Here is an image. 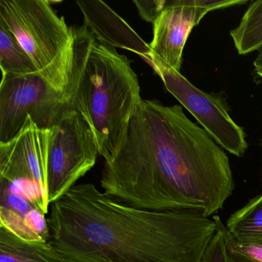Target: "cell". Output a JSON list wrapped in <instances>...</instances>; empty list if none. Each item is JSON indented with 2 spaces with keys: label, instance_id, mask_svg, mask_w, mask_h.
Here are the masks:
<instances>
[{
  "label": "cell",
  "instance_id": "obj_1",
  "mask_svg": "<svg viewBox=\"0 0 262 262\" xmlns=\"http://www.w3.org/2000/svg\"><path fill=\"white\" fill-rule=\"evenodd\" d=\"M103 192L153 211L209 217L234 189L226 153L181 105L143 99L112 160L104 162Z\"/></svg>",
  "mask_w": 262,
  "mask_h": 262
},
{
  "label": "cell",
  "instance_id": "obj_2",
  "mask_svg": "<svg viewBox=\"0 0 262 262\" xmlns=\"http://www.w3.org/2000/svg\"><path fill=\"white\" fill-rule=\"evenodd\" d=\"M47 224L62 262H201L217 229L199 213L131 206L92 183L51 204Z\"/></svg>",
  "mask_w": 262,
  "mask_h": 262
},
{
  "label": "cell",
  "instance_id": "obj_3",
  "mask_svg": "<svg viewBox=\"0 0 262 262\" xmlns=\"http://www.w3.org/2000/svg\"><path fill=\"white\" fill-rule=\"evenodd\" d=\"M142 100L131 61L96 40L75 95L74 106L91 128L105 162L119 151Z\"/></svg>",
  "mask_w": 262,
  "mask_h": 262
},
{
  "label": "cell",
  "instance_id": "obj_4",
  "mask_svg": "<svg viewBox=\"0 0 262 262\" xmlns=\"http://www.w3.org/2000/svg\"><path fill=\"white\" fill-rule=\"evenodd\" d=\"M76 81L66 90L53 87L38 73L28 76L4 75L0 84V142L14 139L27 119L42 129L56 126L70 112L76 110Z\"/></svg>",
  "mask_w": 262,
  "mask_h": 262
},
{
  "label": "cell",
  "instance_id": "obj_5",
  "mask_svg": "<svg viewBox=\"0 0 262 262\" xmlns=\"http://www.w3.org/2000/svg\"><path fill=\"white\" fill-rule=\"evenodd\" d=\"M99 149L89 124L76 110L55 126L49 148L47 200L49 205L65 195L96 165Z\"/></svg>",
  "mask_w": 262,
  "mask_h": 262
},
{
  "label": "cell",
  "instance_id": "obj_6",
  "mask_svg": "<svg viewBox=\"0 0 262 262\" xmlns=\"http://www.w3.org/2000/svg\"><path fill=\"white\" fill-rule=\"evenodd\" d=\"M148 63L159 75L166 90L221 147L237 157L244 156L248 148L245 132L231 119L223 99L196 88L180 73L151 53Z\"/></svg>",
  "mask_w": 262,
  "mask_h": 262
},
{
  "label": "cell",
  "instance_id": "obj_7",
  "mask_svg": "<svg viewBox=\"0 0 262 262\" xmlns=\"http://www.w3.org/2000/svg\"><path fill=\"white\" fill-rule=\"evenodd\" d=\"M247 0H166L153 24L152 54L180 73L184 47L192 29L212 10L242 5Z\"/></svg>",
  "mask_w": 262,
  "mask_h": 262
},
{
  "label": "cell",
  "instance_id": "obj_8",
  "mask_svg": "<svg viewBox=\"0 0 262 262\" xmlns=\"http://www.w3.org/2000/svg\"><path fill=\"white\" fill-rule=\"evenodd\" d=\"M55 127L39 128L28 117L19 134L7 142H0V181L10 183L27 179L40 188L46 206L49 148Z\"/></svg>",
  "mask_w": 262,
  "mask_h": 262
},
{
  "label": "cell",
  "instance_id": "obj_9",
  "mask_svg": "<svg viewBox=\"0 0 262 262\" xmlns=\"http://www.w3.org/2000/svg\"><path fill=\"white\" fill-rule=\"evenodd\" d=\"M84 17V26L96 40L113 48L133 52L148 62L151 49L136 31L105 2L77 1Z\"/></svg>",
  "mask_w": 262,
  "mask_h": 262
},
{
  "label": "cell",
  "instance_id": "obj_10",
  "mask_svg": "<svg viewBox=\"0 0 262 262\" xmlns=\"http://www.w3.org/2000/svg\"><path fill=\"white\" fill-rule=\"evenodd\" d=\"M0 262H62L50 241L28 242L0 227Z\"/></svg>",
  "mask_w": 262,
  "mask_h": 262
},
{
  "label": "cell",
  "instance_id": "obj_11",
  "mask_svg": "<svg viewBox=\"0 0 262 262\" xmlns=\"http://www.w3.org/2000/svg\"><path fill=\"white\" fill-rule=\"evenodd\" d=\"M225 227L239 242L262 245V194L231 214Z\"/></svg>",
  "mask_w": 262,
  "mask_h": 262
},
{
  "label": "cell",
  "instance_id": "obj_12",
  "mask_svg": "<svg viewBox=\"0 0 262 262\" xmlns=\"http://www.w3.org/2000/svg\"><path fill=\"white\" fill-rule=\"evenodd\" d=\"M0 68L2 76H23L38 73L30 56L2 23H0Z\"/></svg>",
  "mask_w": 262,
  "mask_h": 262
},
{
  "label": "cell",
  "instance_id": "obj_13",
  "mask_svg": "<svg viewBox=\"0 0 262 262\" xmlns=\"http://www.w3.org/2000/svg\"><path fill=\"white\" fill-rule=\"evenodd\" d=\"M234 47L240 55L262 48V0L248 7L237 28L230 31Z\"/></svg>",
  "mask_w": 262,
  "mask_h": 262
},
{
  "label": "cell",
  "instance_id": "obj_14",
  "mask_svg": "<svg viewBox=\"0 0 262 262\" xmlns=\"http://www.w3.org/2000/svg\"><path fill=\"white\" fill-rule=\"evenodd\" d=\"M228 262H262V245L242 243L232 237L222 225Z\"/></svg>",
  "mask_w": 262,
  "mask_h": 262
},
{
  "label": "cell",
  "instance_id": "obj_15",
  "mask_svg": "<svg viewBox=\"0 0 262 262\" xmlns=\"http://www.w3.org/2000/svg\"><path fill=\"white\" fill-rule=\"evenodd\" d=\"M0 227H4L13 234L28 242L46 241L37 233L31 229L24 214L7 207H0Z\"/></svg>",
  "mask_w": 262,
  "mask_h": 262
},
{
  "label": "cell",
  "instance_id": "obj_16",
  "mask_svg": "<svg viewBox=\"0 0 262 262\" xmlns=\"http://www.w3.org/2000/svg\"><path fill=\"white\" fill-rule=\"evenodd\" d=\"M213 219L217 225V229L205 249L201 262H228L222 230L223 222L219 215H214Z\"/></svg>",
  "mask_w": 262,
  "mask_h": 262
},
{
  "label": "cell",
  "instance_id": "obj_17",
  "mask_svg": "<svg viewBox=\"0 0 262 262\" xmlns=\"http://www.w3.org/2000/svg\"><path fill=\"white\" fill-rule=\"evenodd\" d=\"M166 0H134L139 16L143 20L154 24L163 11Z\"/></svg>",
  "mask_w": 262,
  "mask_h": 262
},
{
  "label": "cell",
  "instance_id": "obj_18",
  "mask_svg": "<svg viewBox=\"0 0 262 262\" xmlns=\"http://www.w3.org/2000/svg\"><path fill=\"white\" fill-rule=\"evenodd\" d=\"M24 215L31 229L39 234L44 240L50 241V234L47 219H45L43 212L37 208H33Z\"/></svg>",
  "mask_w": 262,
  "mask_h": 262
},
{
  "label": "cell",
  "instance_id": "obj_19",
  "mask_svg": "<svg viewBox=\"0 0 262 262\" xmlns=\"http://www.w3.org/2000/svg\"><path fill=\"white\" fill-rule=\"evenodd\" d=\"M1 193H2L3 203L6 202L9 205L7 208L15 210L20 214H25L27 211L35 208L27 199L19 194L11 192L7 188L1 187Z\"/></svg>",
  "mask_w": 262,
  "mask_h": 262
},
{
  "label": "cell",
  "instance_id": "obj_20",
  "mask_svg": "<svg viewBox=\"0 0 262 262\" xmlns=\"http://www.w3.org/2000/svg\"><path fill=\"white\" fill-rule=\"evenodd\" d=\"M254 73L262 79V48L259 50L257 58L254 62Z\"/></svg>",
  "mask_w": 262,
  "mask_h": 262
},
{
  "label": "cell",
  "instance_id": "obj_21",
  "mask_svg": "<svg viewBox=\"0 0 262 262\" xmlns=\"http://www.w3.org/2000/svg\"><path fill=\"white\" fill-rule=\"evenodd\" d=\"M260 145H261V148H262V139H261V142H260Z\"/></svg>",
  "mask_w": 262,
  "mask_h": 262
}]
</instances>
